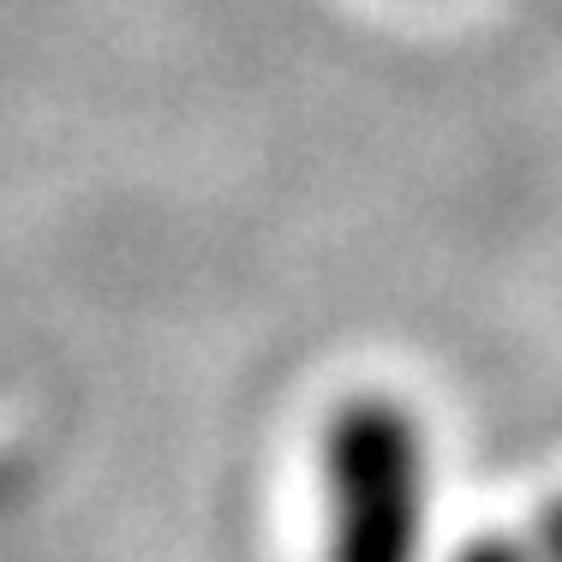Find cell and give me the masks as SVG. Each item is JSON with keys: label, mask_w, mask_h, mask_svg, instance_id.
I'll return each mask as SVG.
<instances>
[{"label": "cell", "mask_w": 562, "mask_h": 562, "mask_svg": "<svg viewBox=\"0 0 562 562\" xmlns=\"http://www.w3.org/2000/svg\"><path fill=\"white\" fill-rule=\"evenodd\" d=\"M425 437L401 401L353 395L324 425V562H419Z\"/></svg>", "instance_id": "1"}, {"label": "cell", "mask_w": 562, "mask_h": 562, "mask_svg": "<svg viewBox=\"0 0 562 562\" xmlns=\"http://www.w3.org/2000/svg\"><path fill=\"white\" fill-rule=\"evenodd\" d=\"M508 539H515L520 562H562V497H551L532 520L508 527Z\"/></svg>", "instance_id": "2"}, {"label": "cell", "mask_w": 562, "mask_h": 562, "mask_svg": "<svg viewBox=\"0 0 562 562\" xmlns=\"http://www.w3.org/2000/svg\"><path fill=\"white\" fill-rule=\"evenodd\" d=\"M454 562H520V551H515V539H508V527H497V532H479V539H467Z\"/></svg>", "instance_id": "3"}]
</instances>
